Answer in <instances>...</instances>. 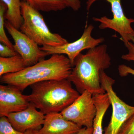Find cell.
I'll list each match as a JSON object with an SVG mask.
<instances>
[{"label":"cell","instance_id":"cell-21","mask_svg":"<svg viewBox=\"0 0 134 134\" xmlns=\"http://www.w3.org/2000/svg\"><path fill=\"white\" fill-rule=\"evenodd\" d=\"M18 54L14 49L8 46L1 43L0 44V56L3 58H9Z\"/></svg>","mask_w":134,"mask_h":134},{"label":"cell","instance_id":"cell-1","mask_svg":"<svg viewBox=\"0 0 134 134\" xmlns=\"http://www.w3.org/2000/svg\"><path fill=\"white\" fill-rule=\"evenodd\" d=\"M111 58L107 46L101 44L88 49L85 54L80 53L75 60L74 68L68 79L81 94L85 91L93 95L105 93L100 85V71L108 69Z\"/></svg>","mask_w":134,"mask_h":134},{"label":"cell","instance_id":"cell-10","mask_svg":"<svg viewBox=\"0 0 134 134\" xmlns=\"http://www.w3.org/2000/svg\"><path fill=\"white\" fill-rule=\"evenodd\" d=\"M17 87L10 85H0V116L7 117L13 113L26 109L30 103Z\"/></svg>","mask_w":134,"mask_h":134},{"label":"cell","instance_id":"cell-14","mask_svg":"<svg viewBox=\"0 0 134 134\" xmlns=\"http://www.w3.org/2000/svg\"><path fill=\"white\" fill-rule=\"evenodd\" d=\"M7 6L5 19L16 29L19 30L23 21L21 0H1Z\"/></svg>","mask_w":134,"mask_h":134},{"label":"cell","instance_id":"cell-22","mask_svg":"<svg viewBox=\"0 0 134 134\" xmlns=\"http://www.w3.org/2000/svg\"><path fill=\"white\" fill-rule=\"evenodd\" d=\"M118 72L121 76L125 77L129 75H134V69L125 65H120L118 66Z\"/></svg>","mask_w":134,"mask_h":134},{"label":"cell","instance_id":"cell-17","mask_svg":"<svg viewBox=\"0 0 134 134\" xmlns=\"http://www.w3.org/2000/svg\"><path fill=\"white\" fill-rule=\"evenodd\" d=\"M7 6L2 1L0 2V41L2 44L14 49V45L10 41L5 31V15Z\"/></svg>","mask_w":134,"mask_h":134},{"label":"cell","instance_id":"cell-9","mask_svg":"<svg viewBox=\"0 0 134 134\" xmlns=\"http://www.w3.org/2000/svg\"><path fill=\"white\" fill-rule=\"evenodd\" d=\"M93 28L92 25H89L85 29L81 37L72 43H68L58 47L44 46L40 47V49L47 53L48 55L66 54L73 67L76 58L82 51L96 47L104 41V38H95L92 36Z\"/></svg>","mask_w":134,"mask_h":134},{"label":"cell","instance_id":"cell-7","mask_svg":"<svg viewBox=\"0 0 134 134\" xmlns=\"http://www.w3.org/2000/svg\"><path fill=\"white\" fill-rule=\"evenodd\" d=\"M97 109L93 95L85 91L68 107L60 112L66 120L73 122L81 128L82 126L93 127Z\"/></svg>","mask_w":134,"mask_h":134},{"label":"cell","instance_id":"cell-19","mask_svg":"<svg viewBox=\"0 0 134 134\" xmlns=\"http://www.w3.org/2000/svg\"><path fill=\"white\" fill-rule=\"evenodd\" d=\"M118 134H134V113L123 124Z\"/></svg>","mask_w":134,"mask_h":134},{"label":"cell","instance_id":"cell-23","mask_svg":"<svg viewBox=\"0 0 134 134\" xmlns=\"http://www.w3.org/2000/svg\"><path fill=\"white\" fill-rule=\"evenodd\" d=\"M67 7L72 8L75 11H77L81 7V2L80 0H64Z\"/></svg>","mask_w":134,"mask_h":134},{"label":"cell","instance_id":"cell-2","mask_svg":"<svg viewBox=\"0 0 134 134\" xmlns=\"http://www.w3.org/2000/svg\"><path fill=\"white\" fill-rule=\"evenodd\" d=\"M72 65L68 57L54 54L48 59L40 60L20 72L1 77L2 83L13 85L22 91L34 84L51 80L68 79Z\"/></svg>","mask_w":134,"mask_h":134},{"label":"cell","instance_id":"cell-5","mask_svg":"<svg viewBox=\"0 0 134 134\" xmlns=\"http://www.w3.org/2000/svg\"><path fill=\"white\" fill-rule=\"evenodd\" d=\"M100 82L102 88L108 94L112 107V114L108 126L105 128L104 134H118L121 128L134 113V107L130 105L121 100L113 89L115 80L102 70Z\"/></svg>","mask_w":134,"mask_h":134},{"label":"cell","instance_id":"cell-8","mask_svg":"<svg viewBox=\"0 0 134 134\" xmlns=\"http://www.w3.org/2000/svg\"><path fill=\"white\" fill-rule=\"evenodd\" d=\"M5 27L14 41V48L24 60L26 67L35 65L48 55L26 35L5 21Z\"/></svg>","mask_w":134,"mask_h":134},{"label":"cell","instance_id":"cell-15","mask_svg":"<svg viewBox=\"0 0 134 134\" xmlns=\"http://www.w3.org/2000/svg\"><path fill=\"white\" fill-rule=\"evenodd\" d=\"M24 60L19 54L9 58L0 57V76L14 74L26 68Z\"/></svg>","mask_w":134,"mask_h":134},{"label":"cell","instance_id":"cell-16","mask_svg":"<svg viewBox=\"0 0 134 134\" xmlns=\"http://www.w3.org/2000/svg\"><path fill=\"white\" fill-rule=\"evenodd\" d=\"M38 11L49 12L63 10L67 7L64 0H24Z\"/></svg>","mask_w":134,"mask_h":134},{"label":"cell","instance_id":"cell-24","mask_svg":"<svg viewBox=\"0 0 134 134\" xmlns=\"http://www.w3.org/2000/svg\"><path fill=\"white\" fill-rule=\"evenodd\" d=\"M93 127L87 128L86 127L81 129L76 134H92L93 133Z\"/></svg>","mask_w":134,"mask_h":134},{"label":"cell","instance_id":"cell-18","mask_svg":"<svg viewBox=\"0 0 134 134\" xmlns=\"http://www.w3.org/2000/svg\"><path fill=\"white\" fill-rule=\"evenodd\" d=\"M0 134H24L16 130L5 116L0 118Z\"/></svg>","mask_w":134,"mask_h":134},{"label":"cell","instance_id":"cell-25","mask_svg":"<svg viewBox=\"0 0 134 134\" xmlns=\"http://www.w3.org/2000/svg\"><path fill=\"white\" fill-rule=\"evenodd\" d=\"M24 134H41L38 130H27L24 133Z\"/></svg>","mask_w":134,"mask_h":134},{"label":"cell","instance_id":"cell-11","mask_svg":"<svg viewBox=\"0 0 134 134\" xmlns=\"http://www.w3.org/2000/svg\"><path fill=\"white\" fill-rule=\"evenodd\" d=\"M37 109L30 103L26 109L10 114L7 117L12 126L19 132L24 133L30 130H40L44 124L45 115Z\"/></svg>","mask_w":134,"mask_h":134},{"label":"cell","instance_id":"cell-3","mask_svg":"<svg viewBox=\"0 0 134 134\" xmlns=\"http://www.w3.org/2000/svg\"><path fill=\"white\" fill-rule=\"evenodd\" d=\"M71 83L68 79L37 83L30 86L31 92L27 98L45 115L61 112L80 96Z\"/></svg>","mask_w":134,"mask_h":134},{"label":"cell","instance_id":"cell-6","mask_svg":"<svg viewBox=\"0 0 134 134\" xmlns=\"http://www.w3.org/2000/svg\"><path fill=\"white\" fill-rule=\"evenodd\" d=\"M98 0H87L86 9L89 10L92 5ZM111 5L112 19L106 16L100 18L93 17L95 22L100 23L99 28L100 30L109 29L113 30L121 36V40L123 43L131 41L134 38V30L131 24L134 23V19L128 18L125 15L121 4V0H105Z\"/></svg>","mask_w":134,"mask_h":134},{"label":"cell","instance_id":"cell-4","mask_svg":"<svg viewBox=\"0 0 134 134\" xmlns=\"http://www.w3.org/2000/svg\"><path fill=\"white\" fill-rule=\"evenodd\" d=\"M21 9L23 21L19 30L38 46L58 47L69 42L58 34L50 31L43 16L24 1Z\"/></svg>","mask_w":134,"mask_h":134},{"label":"cell","instance_id":"cell-12","mask_svg":"<svg viewBox=\"0 0 134 134\" xmlns=\"http://www.w3.org/2000/svg\"><path fill=\"white\" fill-rule=\"evenodd\" d=\"M75 123L66 120L60 113L45 115L41 134H76L81 129Z\"/></svg>","mask_w":134,"mask_h":134},{"label":"cell","instance_id":"cell-13","mask_svg":"<svg viewBox=\"0 0 134 134\" xmlns=\"http://www.w3.org/2000/svg\"><path fill=\"white\" fill-rule=\"evenodd\" d=\"M93 98L97 112L93 120L92 134H103L102 124L103 118L111 105L110 99L106 92L103 94L93 95Z\"/></svg>","mask_w":134,"mask_h":134},{"label":"cell","instance_id":"cell-20","mask_svg":"<svg viewBox=\"0 0 134 134\" xmlns=\"http://www.w3.org/2000/svg\"><path fill=\"white\" fill-rule=\"evenodd\" d=\"M124 43L128 50V52L126 54L122 55L121 59L128 61H133L134 62V38L132 39L131 41Z\"/></svg>","mask_w":134,"mask_h":134}]
</instances>
